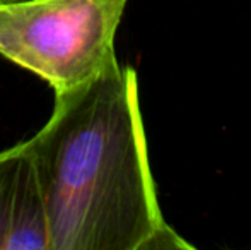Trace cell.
<instances>
[{
	"label": "cell",
	"mask_w": 251,
	"mask_h": 250,
	"mask_svg": "<svg viewBox=\"0 0 251 250\" xmlns=\"http://www.w3.org/2000/svg\"><path fill=\"white\" fill-rule=\"evenodd\" d=\"M50 250H192L162 216L133 67L55 91L47 125L27 140Z\"/></svg>",
	"instance_id": "cell-1"
},
{
	"label": "cell",
	"mask_w": 251,
	"mask_h": 250,
	"mask_svg": "<svg viewBox=\"0 0 251 250\" xmlns=\"http://www.w3.org/2000/svg\"><path fill=\"white\" fill-rule=\"evenodd\" d=\"M128 0L0 3V55L55 91L89 83L118 62L115 36Z\"/></svg>",
	"instance_id": "cell-2"
},
{
	"label": "cell",
	"mask_w": 251,
	"mask_h": 250,
	"mask_svg": "<svg viewBox=\"0 0 251 250\" xmlns=\"http://www.w3.org/2000/svg\"><path fill=\"white\" fill-rule=\"evenodd\" d=\"M0 250H50L45 200L27 140L0 153Z\"/></svg>",
	"instance_id": "cell-3"
},
{
	"label": "cell",
	"mask_w": 251,
	"mask_h": 250,
	"mask_svg": "<svg viewBox=\"0 0 251 250\" xmlns=\"http://www.w3.org/2000/svg\"><path fill=\"white\" fill-rule=\"evenodd\" d=\"M14 2H23V0H0V3H14Z\"/></svg>",
	"instance_id": "cell-4"
}]
</instances>
